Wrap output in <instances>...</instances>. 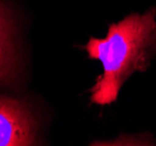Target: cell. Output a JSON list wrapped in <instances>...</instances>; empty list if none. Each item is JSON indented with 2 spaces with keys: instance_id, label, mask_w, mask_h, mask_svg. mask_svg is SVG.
I'll return each instance as SVG.
<instances>
[{
  "instance_id": "obj_1",
  "label": "cell",
  "mask_w": 156,
  "mask_h": 146,
  "mask_svg": "<svg viewBox=\"0 0 156 146\" xmlns=\"http://www.w3.org/2000/svg\"><path fill=\"white\" fill-rule=\"evenodd\" d=\"M85 48L103 68L90 90V100L99 105L110 104L129 76L146 69L156 55V12L149 9L144 14L128 15L110 25L106 38L89 39Z\"/></svg>"
},
{
  "instance_id": "obj_2",
  "label": "cell",
  "mask_w": 156,
  "mask_h": 146,
  "mask_svg": "<svg viewBox=\"0 0 156 146\" xmlns=\"http://www.w3.org/2000/svg\"><path fill=\"white\" fill-rule=\"evenodd\" d=\"M39 144V122L30 104L12 96H0V146Z\"/></svg>"
},
{
  "instance_id": "obj_3",
  "label": "cell",
  "mask_w": 156,
  "mask_h": 146,
  "mask_svg": "<svg viewBox=\"0 0 156 146\" xmlns=\"http://www.w3.org/2000/svg\"><path fill=\"white\" fill-rule=\"evenodd\" d=\"M21 59L14 19L0 0V88H9L20 78Z\"/></svg>"
}]
</instances>
